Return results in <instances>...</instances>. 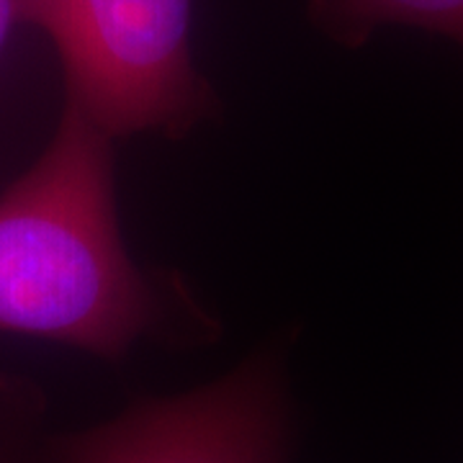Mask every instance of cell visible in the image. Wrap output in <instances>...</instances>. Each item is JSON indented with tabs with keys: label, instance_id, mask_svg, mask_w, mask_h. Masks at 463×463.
Instances as JSON below:
<instances>
[{
	"label": "cell",
	"instance_id": "obj_3",
	"mask_svg": "<svg viewBox=\"0 0 463 463\" xmlns=\"http://www.w3.org/2000/svg\"><path fill=\"white\" fill-rule=\"evenodd\" d=\"M294 417L273 353L175 397L50 440V463H288Z\"/></svg>",
	"mask_w": 463,
	"mask_h": 463
},
{
	"label": "cell",
	"instance_id": "obj_6",
	"mask_svg": "<svg viewBox=\"0 0 463 463\" xmlns=\"http://www.w3.org/2000/svg\"><path fill=\"white\" fill-rule=\"evenodd\" d=\"M18 18V0H0V50L8 39V32Z\"/></svg>",
	"mask_w": 463,
	"mask_h": 463
},
{
	"label": "cell",
	"instance_id": "obj_2",
	"mask_svg": "<svg viewBox=\"0 0 463 463\" xmlns=\"http://www.w3.org/2000/svg\"><path fill=\"white\" fill-rule=\"evenodd\" d=\"M50 33L67 103L106 137H181L214 116V90L191 54V0H18Z\"/></svg>",
	"mask_w": 463,
	"mask_h": 463
},
{
	"label": "cell",
	"instance_id": "obj_5",
	"mask_svg": "<svg viewBox=\"0 0 463 463\" xmlns=\"http://www.w3.org/2000/svg\"><path fill=\"white\" fill-rule=\"evenodd\" d=\"M0 463H50V440L42 448L33 435V410L0 404Z\"/></svg>",
	"mask_w": 463,
	"mask_h": 463
},
{
	"label": "cell",
	"instance_id": "obj_1",
	"mask_svg": "<svg viewBox=\"0 0 463 463\" xmlns=\"http://www.w3.org/2000/svg\"><path fill=\"white\" fill-rule=\"evenodd\" d=\"M175 307L173 281L124 248L111 137L67 103L47 152L0 194V330L118 361L173 327Z\"/></svg>",
	"mask_w": 463,
	"mask_h": 463
},
{
	"label": "cell",
	"instance_id": "obj_4",
	"mask_svg": "<svg viewBox=\"0 0 463 463\" xmlns=\"http://www.w3.org/2000/svg\"><path fill=\"white\" fill-rule=\"evenodd\" d=\"M312 18L347 47H361L381 26H417L463 47V0H315Z\"/></svg>",
	"mask_w": 463,
	"mask_h": 463
}]
</instances>
